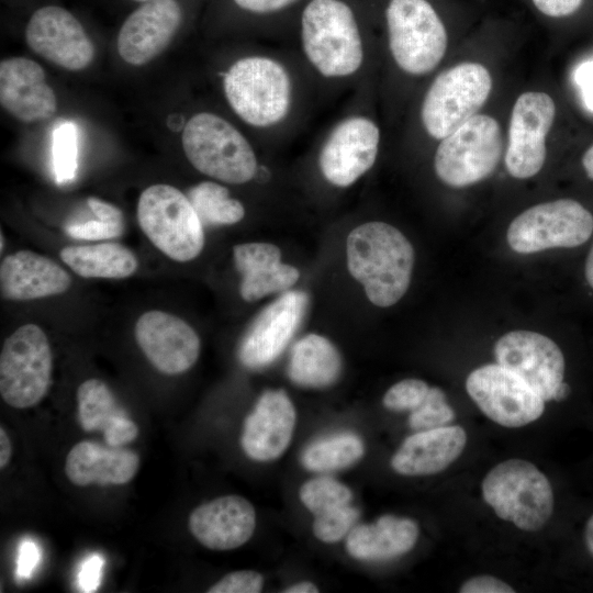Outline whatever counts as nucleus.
Instances as JSON below:
<instances>
[{
    "label": "nucleus",
    "mask_w": 593,
    "mask_h": 593,
    "mask_svg": "<svg viewBox=\"0 0 593 593\" xmlns=\"http://www.w3.org/2000/svg\"><path fill=\"white\" fill-rule=\"evenodd\" d=\"M346 255L350 275L372 304L394 305L407 291L414 249L396 227L383 222L355 227L347 237Z\"/></svg>",
    "instance_id": "obj_1"
},
{
    "label": "nucleus",
    "mask_w": 593,
    "mask_h": 593,
    "mask_svg": "<svg viewBox=\"0 0 593 593\" xmlns=\"http://www.w3.org/2000/svg\"><path fill=\"white\" fill-rule=\"evenodd\" d=\"M481 491L499 518L524 532L542 529L553 514L549 479L524 459L512 458L493 467L482 480Z\"/></svg>",
    "instance_id": "obj_2"
},
{
    "label": "nucleus",
    "mask_w": 593,
    "mask_h": 593,
    "mask_svg": "<svg viewBox=\"0 0 593 593\" xmlns=\"http://www.w3.org/2000/svg\"><path fill=\"white\" fill-rule=\"evenodd\" d=\"M302 44L310 63L325 77L356 72L362 42L351 9L339 0H312L302 13Z\"/></svg>",
    "instance_id": "obj_3"
},
{
    "label": "nucleus",
    "mask_w": 593,
    "mask_h": 593,
    "mask_svg": "<svg viewBox=\"0 0 593 593\" xmlns=\"http://www.w3.org/2000/svg\"><path fill=\"white\" fill-rule=\"evenodd\" d=\"M181 143L191 165L214 179L240 184L257 172V159L248 141L213 113L193 115L183 127Z\"/></svg>",
    "instance_id": "obj_4"
},
{
    "label": "nucleus",
    "mask_w": 593,
    "mask_h": 593,
    "mask_svg": "<svg viewBox=\"0 0 593 593\" xmlns=\"http://www.w3.org/2000/svg\"><path fill=\"white\" fill-rule=\"evenodd\" d=\"M137 221L152 244L172 260L190 261L204 247L202 222L189 198L170 184H153L141 193Z\"/></svg>",
    "instance_id": "obj_5"
},
{
    "label": "nucleus",
    "mask_w": 593,
    "mask_h": 593,
    "mask_svg": "<svg viewBox=\"0 0 593 593\" xmlns=\"http://www.w3.org/2000/svg\"><path fill=\"white\" fill-rule=\"evenodd\" d=\"M225 97L233 111L247 124L266 127L288 114L291 80L284 67L267 57H245L224 76Z\"/></svg>",
    "instance_id": "obj_6"
},
{
    "label": "nucleus",
    "mask_w": 593,
    "mask_h": 593,
    "mask_svg": "<svg viewBox=\"0 0 593 593\" xmlns=\"http://www.w3.org/2000/svg\"><path fill=\"white\" fill-rule=\"evenodd\" d=\"M52 372V348L38 325H21L4 340L0 354V394L8 405L27 409L40 403L51 387Z\"/></svg>",
    "instance_id": "obj_7"
},
{
    "label": "nucleus",
    "mask_w": 593,
    "mask_h": 593,
    "mask_svg": "<svg viewBox=\"0 0 593 593\" xmlns=\"http://www.w3.org/2000/svg\"><path fill=\"white\" fill-rule=\"evenodd\" d=\"M503 150L497 121L475 114L441 139L434 159L437 177L446 184L462 188L488 178Z\"/></svg>",
    "instance_id": "obj_8"
},
{
    "label": "nucleus",
    "mask_w": 593,
    "mask_h": 593,
    "mask_svg": "<svg viewBox=\"0 0 593 593\" xmlns=\"http://www.w3.org/2000/svg\"><path fill=\"white\" fill-rule=\"evenodd\" d=\"M389 46L398 66L419 76L432 71L447 48L446 29L426 0H391L387 11Z\"/></svg>",
    "instance_id": "obj_9"
},
{
    "label": "nucleus",
    "mask_w": 593,
    "mask_h": 593,
    "mask_svg": "<svg viewBox=\"0 0 593 593\" xmlns=\"http://www.w3.org/2000/svg\"><path fill=\"white\" fill-rule=\"evenodd\" d=\"M492 90L489 70L466 61L443 71L429 87L421 116L426 132L443 139L477 114Z\"/></svg>",
    "instance_id": "obj_10"
},
{
    "label": "nucleus",
    "mask_w": 593,
    "mask_h": 593,
    "mask_svg": "<svg viewBox=\"0 0 593 593\" xmlns=\"http://www.w3.org/2000/svg\"><path fill=\"white\" fill-rule=\"evenodd\" d=\"M593 233V215L572 199L539 203L518 214L507 228V243L519 254L574 248Z\"/></svg>",
    "instance_id": "obj_11"
},
{
    "label": "nucleus",
    "mask_w": 593,
    "mask_h": 593,
    "mask_svg": "<svg viewBox=\"0 0 593 593\" xmlns=\"http://www.w3.org/2000/svg\"><path fill=\"white\" fill-rule=\"evenodd\" d=\"M466 390L480 411L494 423L517 428L537 421L545 400L524 379L501 365L481 366L469 373Z\"/></svg>",
    "instance_id": "obj_12"
},
{
    "label": "nucleus",
    "mask_w": 593,
    "mask_h": 593,
    "mask_svg": "<svg viewBox=\"0 0 593 593\" xmlns=\"http://www.w3.org/2000/svg\"><path fill=\"white\" fill-rule=\"evenodd\" d=\"M494 355L499 365L524 379L546 402H556L558 391L567 383L563 351L540 333L508 332L495 343Z\"/></svg>",
    "instance_id": "obj_13"
},
{
    "label": "nucleus",
    "mask_w": 593,
    "mask_h": 593,
    "mask_svg": "<svg viewBox=\"0 0 593 593\" xmlns=\"http://www.w3.org/2000/svg\"><path fill=\"white\" fill-rule=\"evenodd\" d=\"M556 115L552 98L528 91L515 101L508 128L505 167L517 179L537 175L546 160V137Z\"/></svg>",
    "instance_id": "obj_14"
},
{
    "label": "nucleus",
    "mask_w": 593,
    "mask_h": 593,
    "mask_svg": "<svg viewBox=\"0 0 593 593\" xmlns=\"http://www.w3.org/2000/svg\"><path fill=\"white\" fill-rule=\"evenodd\" d=\"M134 334L148 361L165 374L183 373L199 358V335L175 314L160 310L147 311L137 318Z\"/></svg>",
    "instance_id": "obj_15"
},
{
    "label": "nucleus",
    "mask_w": 593,
    "mask_h": 593,
    "mask_svg": "<svg viewBox=\"0 0 593 593\" xmlns=\"http://www.w3.org/2000/svg\"><path fill=\"white\" fill-rule=\"evenodd\" d=\"M25 40L34 53L67 70L85 69L94 57V46L80 22L57 5H46L33 13Z\"/></svg>",
    "instance_id": "obj_16"
},
{
    "label": "nucleus",
    "mask_w": 593,
    "mask_h": 593,
    "mask_svg": "<svg viewBox=\"0 0 593 593\" xmlns=\"http://www.w3.org/2000/svg\"><path fill=\"white\" fill-rule=\"evenodd\" d=\"M307 304L305 292L292 290L266 306L240 342V362L249 369H260L273 362L299 328Z\"/></svg>",
    "instance_id": "obj_17"
},
{
    "label": "nucleus",
    "mask_w": 593,
    "mask_h": 593,
    "mask_svg": "<svg viewBox=\"0 0 593 593\" xmlns=\"http://www.w3.org/2000/svg\"><path fill=\"white\" fill-rule=\"evenodd\" d=\"M380 141L379 127L365 116L342 121L325 141L318 164L325 179L348 187L374 164Z\"/></svg>",
    "instance_id": "obj_18"
},
{
    "label": "nucleus",
    "mask_w": 593,
    "mask_h": 593,
    "mask_svg": "<svg viewBox=\"0 0 593 593\" xmlns=\"http://www.w3.org/2000/svg\"><path fill=\"white\" fill-rule=\"evenodd\" d=\"M182 20L176 0H148L132 12L118 35V53L127 64L142 66L169 45Z\"/></svg>",
    "instance_id": "obj_19"
},
{
    "label": "nucleus",
    "mask_w": 593,
    "mask_h": 593,
    "mask_svg": "<svg viewBox=\"0 0 593 593\" xmlns=\"http://www.w3.org/2000/svg\"><path fill=\"white\" fill-rule=\"evenodd\" d=\"M296 422L294 405L283 390H267L245 418L240 445L256 461L279 458L289 447Z\"/></svg>",
    "instance_id": "obj_20"
},
{
    "label": "nucleus",
    "mask_w": 593,
    "mask_h": 593,
    "mask_svg": "<svg viewBox=\"0 0 593 593\" xmlns=\"http://www.w3.org/2000/svg\"><path fill=\"white\" fill-rule=\"evenodd\" d=\"M0 103L16 120L33 123L51 119L57 110L54 90L34 60L11 57L0 63Z\"/></svg>",
    "instance_id": "obj_21"
},
{
    "label": "nucleus",
    "mask_w": 593,
    "mask_h": 593,
    "mask_svg": "<svg viewBox=\"0 0 593 593\" xmlns=\"http://www.w3.org/2000/svg\"><path fill=\"white\" fill-rule=\"evenodd\" d=\"M188 525L204 547L217 551L232 550L251 538L256 528V511L243 496L224 495L195 507Z\"/></svg>",
    "instance_id": "obj_22"
},
{
    "label": "nucleus",
    "mask_w": 593,
    "mask_h": 593,
    "mask_svg": "<svg viewBox=\"0 0 593 593\" xmlns=\"http://www.w3.org/2000/svg\"><path fill=\"white\" fill-rule=\"evenodd\" d=\"M70 275L53 259L32 250L5 256L0 265L1 296L8 301H30L66 292Z\"/></svg>",
    "instance_id": "obj_23"
},
{
    "label": "nucleus",
    "mask_w": 593,
    "mask_h": 593,
    "mask_svg": "<svg viewBox=\"0 0 593 593\" xmlns=\"http://www.w3.org/2000/svg\"><path fill=\"white\" fill-rule=\"evenodd\" d=\"M467 433L459 425L417 430L391 458L392 469L402 475H429L444 471L465 450Z\"/></svg>",
    "instance_id": "obj_24"
},
{
    "label": "nucleus",
    "mask_w": 593,
    "mask_h": 593,
    "mask_svg": "<svg viewBox=\"0 0 593 593\" xmlns=\"http://www.w3.org/2000/svg\"><path fill=\"white\" fill-rule=\"evenodd\" d=\"M234 265L242 275L240 296L247 302L289 290L299 270L281 262L280 249L270 243H245L233 248Z\"/></svg>",
    "instance_id": "obj_25"
},
{
    "label": "nucleus",
    "mask_w": 593,
    "mask_h": 593,
    "mask_svg": "<svg viewBox=\"0 0 593 593\" xmlns=\"http://www.w3.org/2000/svg\"><path fill=\"white\" fill-rule=\"evenodd\" d=\"M138 468L139 457L134 451L89 440L76 444L65 461V473L77 486L126 484Z\"/></svg>",
    "instance_id": "obj_26"
},
{
    "label": "nucleus",
    "mask_w": 593,
    "mask_h": 593,
    "mask_svg": "<svg viewBox=\"0 0 593 593\" xmlns=\"http://www.w3.org/2000/svg\"><path fill=\"white\" fill-rule=\"evenodd\" d=\"M418 535V526L413 519L383 515L373 523L354 527L346 536L345 547L359 560H389L412 550Z\"/></svg>",
    "instance_id": "obj_27"
},
{
    "label": "nucleus",
    "mask_w": 593,
    "mask_h": 593,
    "mask_svg": "<svg viewBox=\"0 0 593 593\" xmlns=\"http://www.w3.org/2000/svg\"><path fill=\"white\" fill-rule=\"evenodd\" d=\"M340 370V355L324 336L309 334L293 345L288 373L295 384L325 388L338 379Z\"/></svg>",
    "instance_id": "obj_28"
},
{
    "label": "nucleus",
    "mask_w": 593,
    "mask_h": 593,
    "mask_svg": "<svg viewBox=\"0 0 593 593\" xmlns=\"http://www.w3.org/2000/svg\"><path fill=\"white\" fill-rule=\"evenodd\" d=\"M59 256L82 278L124 279L134 275L138 267L135 254L118 243L66 246Z\"/></svg>",
    "instance_id": "obj_29"
},
{
    "label": "nucleus",
    "mask_w": 593,
    "mask_h": 593,
    "mask_svg": "<svg viewBox=\"0 0 593 593\" xmlns=\"http://www.w3.org/2000/svg\"><path fill=\"white\" fill-rule=\"evenodd\" d=\"M78 418L86 432L107 430L125 416L109 387L99 379H88L77 389Z\"/></svg>",
    "instance_id": "obj_30"
},
{
    "label": "nucleus",
    "mask_w": 593,
    "mask_h": 593,
    "mask_svg": "<svg viewBox=\"0 0 593 593\" xmlns=\"http://www.w3.org/2000/svg\"><path fill=\"white\" fill-rule=\"evenodd\" d=\"M365 454L362 440L355 434L343 433L311 444L302 455L303 466L316 472L347 468Z\"/></svg>",
    "instance_id": "obj_31"
},
{
    "label": "nucleus",
    "mask_w": 593,
    "mask_h": 593,
    "mask_svg": "<svg viewBox=\"0 0 593 593\" xmlns=\"http://www.w3.org/2000/svg\"><path fill=\"white\" fill-rule=\"evenodd\" d=\"M187 197L203 225H232L245 215L244 205L231 198L224 186L213 181L193 186Z\"/></svg>",
    "instance_id": "obj_32"
},
{
    "label": "nucleus",
    "mask_w": 593,
    "mask_h": 593,
    "mask_svg": "<svg viewBox=\"0 0 593 593\" xmlns=\"http://www.w3.org/2000/svg\"><path fill=\"white\" fill-rule=\"evenodd\" d=\"M302 504L314 515L350 504L348 486L331 477H316L304 482L299 491Z\"/></svg>",
    "instance_id": "obj_33"
},
{
    "label": "nucleus",
    "mask_w": 593,
    "mask_h": 593,
    "mask_svg": "<svg viewBox=\"0 0 593 593\" xmlns=\"http://www.w3.org/2000/svg\"><path fill=\"white\" fill-rule=\"evenodd\" d=\"M77 126L71 121L60 122L53 131L52 157L56 182H71L77 172Z\"/></svg>",
    "instance_id": "obj_34"
},
{
    "label": "nucleus",
    "mask_w": 593,
    "mask_h": 593,
    "mask_svg": "<svg viewBox=\"0 0 593 593\" xmlns=\"http://www.w3.org/2000/svg\"><path fill=\"white\" fill-rule=\"evenodd\" d=\"M455 419V411L448 404L445 392L432 387L423 403L411 411L409 425L414 430L446 426Z\"/></svg>",
    "instance_id": "obj_35"
},
{
    "label": "nucleus",
    "mask_w": 593,
    "mask_h": 593,
    "mask_svg": "<svg viewBox=\"0 0 593 593\" xmlns=\"http://www.w3.org/2000/svg\"><path fill=\"white\" fill-rule=\"evenodd\" d=\"M358 516V508L350 504L323 512L315 515L313 534L323 542H337L349 534Z\"/></svg>",
    "instance_id": "obj_36"
},
{
    "label": "nucleus",
    "mask_w": 593,
    "mask_h": 593,
    "mask_svg": "<svg viewBox=\"0 0 593 593\" xmlns=\"http://www.w3.org/2000/svg\"><path fill=\"white\" fill-rule=\"evenodd\" d=\"M429 385L419 379H404L384 393L382 403L390 411H413L418 407L429 391Z\"/></svg>",
    "instance_id": "obj_37"
},
{
    "label": "nucleus",
    "mask_w": 593,
    "mask_h": 593,
    "mask_svg": "<svg viewBox=\"0 0 593 593\" xmlns=\"http://www.w3.org/2000/svg\"><path fill=\"white\" fill-rule=\"evenodd\" d=\"M264 575L255 570L230 572L209 588V593H258L264 586Z\"/></svg>",
    "instance_id": "obj_38"
},
{
    "label": "nucleus",
    "mask_w": 593,
    "mask_h": 593,
    "mask_svg": "<svg viewBox=\"0 0 593 593\" xmlns=\"http://www.w3.org/2000/svg\"><path fill=\"white\" fill-rule=\"evenodd\" d=\"M124 223L107 222L99 219L83 223H72L66 226V233L76 239L100 240L121 236Z\"/></svg>",
    "instance_id": "obj_39"
},
{
    "label": "nucleus",
    "mask_w": 593,
    "mask_h": 593,
    "mask_svg": "<svg viewBox=\"0 0 593 593\" xmlns=\"http://www.w3.org/2000/svg\"><path fill=\"white\" fill-rule=\"evenodd\" d=\"M460 593H514L515 590L503 580L481 574L466 580L459 588Z\"/></svg>",
    "instance_id": "obj_40"
},
{
    "label": "nucleus",
    "mask_w": 593,
    "mask_h": 593,
    "mask_svg": "<svg viewBox=\"0 0 593 593\" xmlns=\"http://www.w3.org/2000/svg\"><path fill=\"white\" fill-rule=\"evenodd\" d=\"M103 436L108 446L122 447L138 436V427L125 415L104 430Z\"/></svg>",
    "instance_id": "obj_41"
},
{
    "label": "nucleus",
    "mask_w": 593,
    "mask_h": 593,
    "mask_svg": "<svg viewBox=\"0 0 593 593\" xmlns=\"http://www.w3.org/2000/svg\"><path fill=\"white\" fill-rule=\"evenodd\" d=\"M103 558L100 555L88 557L78 573V584L83 592H94L101 583Z\"/></svg>",
    "instance_id": "obj_42"
},
{
    "label": "nucleus",
    "mask_w": 593,
    "mask_h": 593,
    "mask_svg": "<svg viewBox=\"0 0 593 593\" xmlns=\"http://www.w3.org/2000/svg\"><path fill=\"white\" fill-rule=\"evenodd\" d=\"M40 559L41 551L38 546L32 540H24L19 549L16 578L19 580L30 579Z\"/></svg>",
    "instance_id": "obj_43"
},
{
    "label": "nucleus",
    "mask_w": 593,
    "mask_h": 593,
    "mask_svg": "<svg viewBox=\"0 0 593 593\" xmlns=\"http://www.w3.org/2000/svg\"><path fill=\"white\" fill-rule=\"evenodd\" d=\"M583 0H533L535 7L544 14L552 18L568 16L574 13Z\"/></svg>",
    "instance_id": "obj_44"
},
{
    "label": "nucleus",
    "mask_w": 593,
    "mask_h": 593,
    "mask_svg": "<svg viewBox=\"0 0 593 593\" xmlns=\"http://www.w3.org/2000/svg\"><path fill=\"white\" fill-rule=\"evenodd\" d=\"M575 81L586 108L593 111V59L580 65L575 71Z\"/></svg>",
    "instance_id": "obj_45"
},
{
    "label": "nucleus",
    "mask_w": 593,
    "mask_h": 593,
    "mask_svg": "<svg viewBox=\"0 0 593 593\" xmlns=\"http://www.w3.org/2000/svg\"><path fill=\"white\" fill-rule=\"evenodd\" d=\"M87 204L97 219L107 222L124 223L122 211L112 203L91 197L88 198Z\"/></svg>",
    "instance_id": "obj_46"
},
{
    "label": "nucleus",
    "mask_w": 593,
    "mask_h": 593,
    "mask_svg": "<svg viewBox=\"0 0 593 593\" xmlns=\"http://www.w3.org/2000/svg\"><path fill=\"white\" fill-rule=\"evenodd\" d=\"M235 3L247 11L267 13L280 10L295 0H234Z\"/></svg>",
    "instance_id": "obj_47"
},
{
    "label": "nucleus",
    "mask_w": 593,
    "mask_h": 593,
    "mask_svg": "<svg viewBox=\"0 0 593 593\" xmlns=\"http://www.w3.org/2000/svg\"><path fill=\"white\" fill-rule=\"evenodd\" d=\"M581 540L586 555L593 561V511L586 516L582 533Z\"/></svg>",
    "instance_id": "obj_48"
},
{
    "label": "nucleus",
    "mask_w": 593,
    "mask_h": 593,
    "mask_svg": "<svg viewBox=\"0 0 593 593\" xmlns=\"http://www.w3.org/2000/svg\"><path fill=\"white\" fill-rule=\"evenodd\" d=\"M12 457V444L8 433L0 427V468L3 469Z\"/></svg>",
    "instance_id": "obj_49"
},
{
    "label": "nucleus",
    "mask_w": 593,
    "mask_h": 593,
    "mask_svg": "<svg viewBox=\"0 0 593 593\" xmlns=\"http://www.w3.org/2000/svg\"><path fill=\"white\" fill-rule=\"evenodd\" d=\"M286 593H315L318 592L317 586L310 581H301L294 583L283 590Z\"/></svg>",
    "instance_id": "obj_50"
},
{
    "label": "nucleus",
    "mask_w": 593,
    "mask_h": 593,
    "mask_svg": "<svg viewBox=\"0 0 593 593\" xmlns=\"http://www.w3.org/2000/svg\"><path fill=\"white\" fill-rule=\"evenodd\" d=\"M582 166L586 176L593 180V145L584 153Z\"/></svg>",
    "instance_id": "obj_51"
},
{
    "label": "nucleus",
    "mask_w": 593,
    "mask_h": 593,
    "mask_svg": "<svg viewBox=\"0 0 593 593\" xmlns=\"http://www.w3.org/2000/svg\"><path fill=\"white\" fill-rule=\"evenodd\" d=\"M584 276L588 284L593 289V245L591 246L585 260Z\"/></svg>",
    "instance_id": "obj_52"
},
{
    "label": "nucleus",
    "mask_w": 593,
    "mask_h": 593,
    "mask_svg": "<svg viewBox=\"0 0 593 593\" xmlns=\"http://www.w3.org/2000/svg\"><path fill=\"white\" fill-rule=\"evenodd\" d=\"M0 238H1L0 247H1V251H3V246H4V240H3L4 236H3V233H1Z\"/></svg>",
    "instance_id": "obj_53"
},
{
    "label": "nucleus",
    "mask_w": 593,
    "mask_h": 593,
    "mask_svg": "<svg viewBox=\"0 0 593 593\" xmlns=\"http://www.w3.org/2000/svg\"><path fill=\"white\" fill-rule=\"evenodd\" d=\"M134 1L146 2V1H148V0H134Z\"/></svg>",
    "instance_id": "obj_54"
}]
</instances>
